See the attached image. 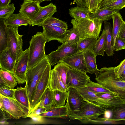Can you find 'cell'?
Listing matches in <instances>:
<instances>
[{
  "label": "cell",
  "instance_id": "cell-39",
  "mask_svg": "<svg viewBox=\"0 0 125 125\" xmlns=\"http://www.w3.org/2000/svg\"><path fill=\"white\" fill-rule=\"evenodd\" d=\"M15 9L13 3L0 7V19L5 21L13 14Z\"/></svg>",
  "mask_w": 125,
  "mask_h": 125
},
{
  "label": "cell",
  "instance_id": "cell-10",
  "mask_svg": "<svg viewBox=\"0 0 125 125\" xmlns=\"http://www.w3.org/2000/svg\"><path fill=\"white\" fill-rule=\"evenodd\" d=\"M86 73L70 68L67 74V90L70 87L77 89L85 87L90 78Z\"/></svg>",
  "mask_w": 125,
  "mask_h": 125
},
{
  "label": "cell",
  "instance_id": "cell-46",
  "mask_svg": "<svg viewBox=\"0 0 125 125\" xmlns=\"http://www.w3.org/2000/svg\"><path fill=\"white\" fill-rule=\"evenodd\" d=\"M13 118L12 116L8 113L5 111L0 109V124L1 125H7L9 123L7 120Z\"/></svg>",
  "mask_w": 125,
  "mask_h": 125
},
{
  "label": "cell",
  "instance_id": "cell-15",
  "mask_svg": "<svg viewBox=\"0 0 125 125\" xmlns=\"http://www.w3.org/2000/svg\"><path fill=\"white\" fill-rule=\"evenodd\" d=\"M49 62L46 55L45 58L36 65L28 69L26 74V82L39 80Z\"/></svg>",
  "mask_w": 125,
  "mask_h": 125
},
{
  "label": "cell",
  "instance_id": "cell-49",
  "mask_svg": "<svg viewBox=\"0 0 125 125\" xmlns=\"http://www.w3.org/2000/svg\"><path fill=\"white\" fill-rule=\"evenodd\" d=\"M47 110V109L45 107L37 104L27 115H40V114L45 112Z\"/></svg>",
  "mask_w": 125,
  "mask_h": 125
},
{
  "label": "cell",
  "instance_id": "cell-45",
  "mask_svg": "<svg viewBox=\"0 0 125 125\" xmlns=\"http://www.w3.org/2000/svg\"><path fill=\"white\" fill-rule=\"evenodd\" d=\"M102 0H87L88 8L92 13L96 11Z\"/></svg>",
  "mask_w": 125,
  "mask_h": 125
},
{
  "label": "cell",
  "instance_id": "cell-28",
  "mask_svg": "<svg viewBox=\"0 0 125 125\" xmlns=\"http://www.w3.org/2000/svg\"><path fill=\"white\" fill-rule=\"evenodd\" d=\"M14 96L15 99L23 106L29 109L30 103L27 93V87L25 85L24 87L20 86L14 89Z\"/></svg>",
  "mask_w": 125,
  "mask_h": 125
},
{
  "label": "cell",
  "instance_id": "cell-18",
  "mask_svg": "<svg viewBox=\"0 0 125 125\" xmlns=\"http://www.w3.org/2000/svg\"><path fill=\"white\" fill-rule=\"evenodd\" d=\"M16 63L7 48L0 53V69L7 71L12 74Z\"/></svg>",
  "mask_w": 125,
  "mask_h": 125
},
{
  "label": "cell",
  "instance_id": "cell-6",
  "mask_svg": "<svg viewBox=\"0 0 125 125\" xmlns=\"http://www.w3.org/2000/svg\"><path fill=\"white\" fill-rule=\"evenodd\" d=\"M18 28L8 27L7 26V27L8 36L7 48L16 63L23 52V43L22 38L23 35L19 34Z\"/></svg>",
  "mask_w": 125,
  "mask_h": 125
},
{
  "label": "cell",
  "instance_id": "cell-16",
  "mask_svg": "<svg viewBox=\"0 0 125 125\" xmlns=\"http://www.w3.org/2000/svg\"><path fill=\"white\" fill-rule=\"evenodd\" d=\"M41 6L37 2L24 1L21 5L19 13L31 21L39 12Z\"/></svg>",
  "mask_w": 125,
  "mask_h": 125
},
{
  "label": "cell",
  "instance_id": "cell-41",
  "mask_svg": "<svg viewBox=\"0 0 125 125\" xmlns=\"http://www.w3.org/2000/svg\"><path fill=\"white\" fill-rule=\"evenodd\" d=\"M43 25L57 26L67 30L68 29L67 22L52 16L46 20Z\"/></svg>",
  "mask_w": 125,
  "mask_h": 125
},
{
  "label": "cell",
  "instance_id": "cell-40",
  "mask_svg": "<svg viewBox=\"0 0 125 125\" xmlns=\"http://www.w3.org/2000/svg\"><path fill=\"white\" fill-rule=\"evenodd\" d=\"M124 7H125V0H117L111 3L100 5L98 9L120 10Z\"/></svg>",
  "mask_w": 125,
  "mask_h": 125
},
{
  "label": "cell",
  "instance_id": "cell-24",
  "mask_svg": "<svg viewBox=\"0 0 125 125\" xmlns=\"http://www.w3.org/2000/svg\"><path fill=\"white\" fill-rule=\"evenodd\" d=\"M120 10H113L106 9L98 8L94 13H91L89 18L91 19H97L103 21L110 20L113 14L119 12Z\"/></svg>",
  "mask_w": 125,
  "mask_h": 125
},
{
  "label": "cell",
  "instance_id": "cell-35",
  "mask_svg": "<svg viewBox=\"0 0 125 125\" xmlns=\"http://www.w3.org/2000/svg\"><path fill=\"white\" fill-rule=\"evenodd\" d=\"M53 93L54 106H61L64 105L65 101L68 97V92L55 90L53 91Z\"/></svg>",
  "mask_w": 125,
  "mask_h": 125
},
{
  "label": "cell",
  "instance_id": "cell-20",
  "mask_svg": "<svg viewBox=\"0 0 125 125\" xmlns=\"http://www.w3.org/2000/svg\"><path fill=\"white\" fill-rule=\"evenodd\" d=\"M5 23L8 27L16 28L22 25H29L30 26L32 25L31 20L20 13L13 14L5 21Z\"/></svg>",
  "mask_w": 125,
  "mask_h": 125
},
{
  "label": "cell",
  "instance_id": "cell-55",
  "mask_svg": "<svg viewBox=\"0 0 125 125\" xmlns=\"http://www.w3.org/2000/svg\"><path fill=\"white\" fill-rule=\"evenodd\" d=\"M119 79L121 81H125V69L122 72Z\"/></svg>",
  "mask_w": 125,
  "mask_h": 125
},
{
  "label": "cell",
  "instance_id": "cell-3",
  "mask_svg": "<svg viewBox=\"0 0 125 125\" xmlns=\"http://www.w3.org/2000/svg\"><path fill=\"white\" fill-rule=\"evenodd\" d=\"M47 42L43 32H38L30 42L28 69L36 65L46 56L45 46Z\"/></svg>",
  "mask_w": 125,
  "mask_h": 125
},
{
  "label": "cell",
  "instance_id": "cell-27",
  "mask_svg": "<svg viewBox=\"0 0 125 125\" xmlns=\"http://www.w3.org/2000/svg\"><path fill=\"white\" fill-rule=\"evenodd\" d=\"M37 104L45 107L47 110L55 107L53 91L49 86L42 95L40 102Z\"/></svg>",
  "mask_w": 125,
  "mask_h": 125
},
{
  "label": "cell",
  "instance_id": "cell-56",
  "mask_svg": "<svg viewBox=\"0 0 125 125\" xmlns=\"http://www.w3.org/2000/svg\"><path fill=\"white\" fill-rule=\"evenodd\" d=\"M27 1H33L37 2L38 3H40L44 1H51V0H21Z\"/></svg>",
  "mask_w": 125,
  "mask_h": 125
},
{
  "label": "cell",
  "instance_id": "cell-44",
  "mask_svg": "<svg viewBox=\"0 0 125 125\" xmlns=\"http://www.w3.org/2000/svg\"><path fill=\"white\" fill-rule=\"evenodd\" d=\"M14 89L4 86H0V94L7 97L14 98Z\"/></svg>",
  "mask_w": 125,
  "mask_h": 125
},
{
  "label": "cell",
  "instance_id": "cell-34",
  "mask_svg": "<svg viewBox=\"0 0 125 125\" xmlns=\"http://www.w3.org/2000/svg\"><path fill=\"white\" fill-rule=\"evenodd\" d=\"M106 39V33L104 29L101 36L97 39L93 51L97 56L100 55L104 56V52Z\"/></svg>",
  "mask_w": 125,
  "mask_h": 125
},
{
  "label": "cell",
  "instance_id": "cell-31",
  "mask_svg": "<svg viewBox=\"0 0 125 125\" xmlns=\"http://www.w3.org/2000/svg\"><path fill=\"white\" fill-rule=\"evenodd\" d=\"M97 39L94 37H89L81 39L77 44L78 51L83 52L94 49Z\"/></svg>",
  "mask_w": 125,
  "mask_h": 125
},
{
  "label": "cell",
  "instance_id": "cell-30",
  "mask_svg": "<svg viewBox=\"0 0 125 125\" xmlns=\"http://www.w3.org/2000/svg\"><path fill=\"white\" fill-rule=\"evenodd\" d=\"M106 100L111 106H117L125 104V100L113 93H104L96 94Z\"/></svg>",
  "mask_w": 125,
  "mask_h": 125
},
{
  "label": "cell",
  "instance_id": "cell-17",
  "mask_svg": "<svg viewBox=\"0 0 125 125\" xmlns=\"http://www.w3.org/2000/svg\"><path fill=\"white\" fill-rule=\"evenodd\" d=\"M79 92L85 99L105 108L111 106L105 99L100 97L85 87L77 89Z\"/></svg>",
  "mask_w": 125,
  "mask_h": 125
},
{
  "label": "cell",
  "instance_id": "cell-54",
  "mask_svg": "<svg viewBox=\"0 0 125 125\" xmlns=\"http://www.w3.org/2000/svg\"><path fill=\"white\" fill-rule=\"evenodd\" d=\"M116 0H104L102 1L99 5L111 3Z\"/></svg>",
  "mask_w": 125,
  "mask_h": 125
},
{
  "label": "cell",
  "instance_id": "cell-57",
  "mask_svg": "<svg viewBox=\"0 0 125 125\" xmlns=\"http://www.w3.org/2000/svg\"><path fill=\"white\" fill-rule=\"evenodd\" d=\"M103 0H102V1H103Z\"/></svg>",
  "mask_w": 125,
  "mask_h": 125
},
{
  "label": "cell",
  "instance_id": "cell-38",
  "mask_svg": "<svg viewBox=\"0 0 125 125\" xmlns=\"http://www.w3.org/2000/svg\"><path fill=\"white\" fill-rule=\"evenodd\" d=\"M81 40L78 31L75 28L73 27L68 30L65 42L69 44H74L77 43Z\"/></svg>",
  "mask_w": 125,
  "mask_h": 125
},
{
  "label": "cell",
  "instance_id": "cell-21",
  "mask_svg": "<svg viewBox=\"0 0 125 125\" xmlns=\"http://www.w3.org/2000/svg\"><path fill=\"white\" fill-rule=\"evenodd\" d=\"M68 114L67 107L66 104L62 106L53 107L40 115L44 118H58L68 117Z\"/></svg>",
  "mask_w": 125,
  "mask_h": 125
},
{
  "label": "cell",
  "instance_id": "cell-9",
  "mask_svg": "<svg viewBox=\"0 0 125 125\" xmlns=\"http://www.w3.org/2000/svg\"><path fill=\"white\" fill-rule=\"evenodd\" d=\"M51 65L49 62L39 80L30 103L29 113L39 102L42 95L49 86Z\"/></svg>",
  "mask_w": 125,
  "mask_h": 125
},
{
  "label": "cell",
  "instance_id": "cell-2",
  "mask_svg": "<svg viewBox=\"0 0 125 125\" xmlns=\"http://www.w3.org/2000/svg\"><path fill=\"white\" fill-rule=\"evenodd\" d=\"M103 21L97 19L92 20L84 18L78 21L73 19L71 21L73 27L75 28L82 39L89 37H94L98 39L102 30Z\"/></svg>",
  "mask_w": 125,
  "mask_h": 125
},
{
  "label": "cell",
  "instance_id": "cell-32",
  "mask_svg": "<svg viewBox=\"0 0 125 125\" xmlns=\"http://www.w3.org/2000/svg\"><path fill=\"white\" fill-rule=\"evenodd\" d=\"M113 27V35L114 40V45L116 38L118 36L122 24L125 21L123 20L120 12L114 13L112 16Z\"/></svg>",
  "mask_w": 125,
  "mask_h": 125
},
{
  "label": "cell",
  "instance_id": "cell-12",
  "mask_svg": "<svg viewBox=\"0 0 125 125\" xmlns=\"http://www.w3.org/2000/svg\"><path fill=\"white\" fill-rule=\"evenodd\" d=\"M43 33L47 42L56 40L63 43L66 41L68 30L59 27L47 25H43Z\"/></svg>",
  "mask_w": 125,
  "mask_h": 125
},
{
  "label": "cell",
  "instance_id": "cell-11",
  "mask_svg": "<svg viewBox=\"0 0 125 125\" xmlns=\"http://www.w3.org/2000/svg\"><path fill=\"white\" fill-rule=\"evenodd\" d=\"M29 49L23 51L15 65L12 74L17 83L22 84L26 82V74L28 70Z\"/></svg>",
  "mask_w": 125,
  "mask_h": 125
},
{
  "label": "cell",
  "instance_id": "cell-29",
  "mask_svg": "<svg viewBox=\"0 0 125 125\" xmlns=\"http://www.w3.org/2000/svg\"><path fill=\"white\" fill-rule=\"evenodd\" d=\"M0 86H4L14 89L17 82L12 74L9 72L0 69Z\"/></svg>",
  "mask_w": 125,
  "mask_h": 125
},
{
  "label": "cell",
  "instance_id": "cell-25",
  "mask_svg": "<svg viewBox=\"0 0 125 125\" xmlns=\"http://www.w3.org/2000/svg\"><path fill=\"white\" fill-rule=\"evenodd\" d=\"M91 12L88 8L77 6L69 10L70 16L76 21L84 18H89Z\"/></svg>",
  "mask_w": 125,
  "mask_h": 125
},
{
  "label": "cell",
  "instance_id": "cell-1",
  "mask_svg": "<svg viewBox=\"0 0 125 125\" xmlns=\"http://www.w3.org/2000/svg\"><path fill=\"white\" fill-rule=\"evenodd\" d=\"M114 67H104L96 76L97 82L113 93L125 100V81L117 77Z\"/></svg>",
  "mask_w": 125,
  "mask_h": 125
},
{
  "label": "cell",
  "instance_id": "cell-26",
  "mask_svg": "<svg viewBox=\"0 0 125 125\" xmlns=\"http://www.w3.org/2000/svg\"><path fill=\"white\" fill-rule=\"evenodd\" d=\"M105 108L106 111L111 113V116L109 118L111 120L115 121H125V104Z\"/></svg>",
  "mask_w": 125,
  "mask_h": 125
},
{
  "label": "cell",
  "instance_id": "cell-36",
  "mask_svg": "<svg viewBox=\"0 0 125 125\" xmlns=\"http://www.w3.org/2000/svg\"><path fill=\"white\" fill-rule=\"evenodd\" d=\"M70 68L64 62H61L56 65L53 68L57 72L62 82L66 87L67 74Z\"/></svg>",
  "mask_w": 125,
  "mask_h": 125
},
{
  "label": "cell",
  "instance_id": "cell-5",
  "mask_svg": "<svg viewBox=\"0 0 125 125\" xmlns=\"http://www.w3.org/2000/svg\"><path fill=\"white\" fill-rule=\"evenodd\" d=\"M0 108L9 114L16 119L27 116L29 109L14 98L6 97L0 94Z\"/></svg>",
  "mask_w": 125,
  "mask_h": 125
},
{
  "label": "cell",
  "instance_id": "cell-51",
  "mask_svg": "<svg viewBox=\"0 0 125 125\" xmlns=\"http://www.w3.org/2000/svg\"><path fill=\"white\" fill-rule=\"evenodd\" d=\"M120 39L125 41V22L122 24L118 36Z\"/></svg>",
  "mask_w": 125,
  "mask_h": 125
},
{
  "label": "cell",
  "instance_id": "cell-43",
  "mask_svg": "<svg viewBox=\"0 0 125 125\" xmlns=\"http://www.w3.org/2000/svg\"><path fill=\"white\" fill-rule=\"evenodd\" d=\"M117 121H113L109 118H106L98 117L96 119L89 121L87 123L97 124H117Z\"/></svg>",
  "mask_w": 125,
  "mask_h": 125
},
{
  "label": "cell",
  "instance_id": "cell-47",
  "mask_svg": "<svg viewBox=\"0 0 125 125\" xmlns=\"http://www.w3.org/2000/svg\"><path fill=\"white\" fill-rule=\"evenodd\" d=\"M125 41L119 38L118 36L116 38L113 46L114 51H118L125 49Z\"/></svg>",
  "mask_w": 125,
  "mask_h": 125
},
{
  "label": "cell",
  "instance_id": "cell-19",
  "mask_svg": "<svg viewBox=\"0 0 125 125\" xmlns=\"http://www.w3.org/2000/svg\"><path fill=\"white\" fill-rule=\"evenodd\" d=\"M84 61L87 68V73L95 74V76L99 73V70L97 68L96 62V56L93 50H87L83 52Z\"/></svg>",
  "mask_w": 125,
  "mask_h": 125
},
{
  "label": "cell",
  "instance_id": "cell-7",
  "mask_svg": "<svg viewBox=\"0 0 125 125\" xmlns=\"http://www.w3.org/2000/svg\"><path fill=\"white\" fill-rule=\"evenodd\" d=\"M77 44H71L64 42L59 46L57 50L47 55L51 65L53 66L56 64L62 62L66 57L77 52Z\"/></svg>",
  "mask_w": 125,
  "mask_h": 125
},
{
  "label": "cell",
  "instance_id": "cell-37",
  "mask_svg": "<svg viewBox=\"0 0 125 125\" xmlns=\"http://www.w3.org/2000/svg\"><path fill=\"white\" fill-rule=\"evenodd\" d=\"M85 87L95 94L104 93H113L97 82H93L90 79L89 80Z\"/></svg>",
  "mask_w": 125,
  "mask_h": 125
},
{
  "label": "cell",
  "instance_id": "cell-48",
  "mask_svg": "<svg viewBox=\"0 0 125 125\" xmlns=\"http://www.w3.org/2000/svg\"><path fill=\"white\" fill-rule=\"evenodd\" d=\"M125 69V59L122 61L117 66L114 67V72L117 77L119 79L124 70Z\"/></svg>",
  "mask_w": 125,
  "mask_h": 125
},
{
  "label": "cell",
  "instance_id": "cell-50",
  "mask_svg": "<svg viewBox=\"0 0 125 125\" xmlns=\"http://www.w3.org/2000/svg\"><path fill=\"white\" fill-rule=\"evenodd\" d=\"M27 117L31 118L33 122L35 123H42L44 121V117H41L40 115H30L26 116L24 118H25Z\"/></svg>",
  "mask_w": 125,
  "mask_h": 125
},
{
  "label": "cell",
  "instance_id": "cell-4",
  "mask_svg": "<svg viewBox=\"0 0 125 125\" xmlns=\"http://www.w3.org/2000/svg\"><path fill=\"white\" fill-rule=\"evenodd\" d=\"M106 112L105 108L84 99L80 112L70 119L78 120L83 123L87 124L89 121L96 119Z\"/></svg>",
  "mask_w": 125,
  "mask_h": 125
},
{
  "label": "cell",
  "instance_id": "cell-53",
  "mask_svg": "<svg viewBox=\"0 0 125 125\" xmlns=\"http://www.w3.org/2000/svg\"><path fill=\"white\" fill-rule=\"evenodd\" d=\"M11 1V0H0V7L9 5Z\"/></svg>",
  "mask_w": 125,
  "mask_h": 125
},
{
  "label": "cell",
  "instance_id": "cell-42",
  "mask_svg": "<svg viewBox=\"0 0 125 125\" xmlns=\"http://www.w3.org/2000/svg\"><path fill=\"white\" fill-rule=\"evenodd\" d=\"M39 81H33L26 82V85L27 87L28 97L30 104Z\"/></svg>",
  "mask_w": 125,
  "mask_h": 125
},
{
  "label": "cell",
  "instance_id": "cell-13",
  "mask_svg": "<svg viewBox=\"0 0 125 125\" xmlns=\"http://www.w3.org/2000/svg\"><path fill=\"white\" fill-rule=\"evenodd\" d=\"M56 11V6L52 3L44 7L41 6L39 12L31 21L32 26H42L44 21Z\"/></svg>",
  "mask_w": 125,
  "mask_h": 125
},
{
  "label": "cell",
  "instance_id": "cell-52",
  "mask_svg": "<svg viewBox=\"0 0 125 125\" xmlns=\"http://www.w3.org/2000/svg\"><path fill=\"white\" fill-rule=\"evenodd\" d=\"M76 3L77 6L88 8L87 0H73Z\"/></svg>",
  "mask_w": 125,
  "mask_h": 125
},
{
  "label": "cell",
  "instance_id": "cell-33",
  "mask_svg": "<svg viewBox=\"0 0 125 125\" xmlns=\"http://www.w3.org/2000/svg\"><path fill=\"white\" fill-rule=\"evenodd\" d=\"M5 21L0 19V53L7 48L8 36Z\"/></svg>",
  "mask_w": 125,
  "mask_h": 125
},
{
  "label": "cell",
  "instance_id": "cell-23",
  "mask_svg": "<svg viewBox=\"0 0 125 125\" xmlns=\"http://www.w3.org/2000/svg\"><path fill=\"white\" fill-rule=\"evenodd\" d=\"M49 86L52 91L58 90L67 91L66 86L62 82L57 72L54 69L51 70Z\"/></svg>",
  "mask_w": 125,
  "mask_h": 125
},
{
  "label": "cell",
  "instance_id": "cell-22",
  "mask_svg": "<svg viewBox=\"0 0 125 125\" xmlns=\"http://www.w3.org/2000/svg\"><path fill=\"white\" fill-rule=\"evenodd\" d=\"M104 28L106 33L104 52L107 56H113L114 54L112 28L110 23L107 21H104Z\"/></svg>",
  "mask_w": 125,
  "mask_h": 125
},
{
  "label": "cell",
  "instance_id": "cell-8",
  "mask_svg": "<svg viewBox=\"0 0 125 125\" xmlns=\"http://www.w3.org/2000/svg\"><path fill=\"white\" fill-rule=\"evenodd\" d=\"M68 96L66 104L70 118L77 115L81 110L84 99L77 89L70 87L67 89Z\"/></svg>",
  "mask_w": 125,
  "mask_h": 125
},
{
  "label": "cell",
  "instance_id": "cell-58",
  "mask_svg": "<svg viewBox=\"0 0 125 125\" xmlns=\"http://www.w3.org/2000/svg\"></svg>",
  "mask_w": 125,
  "mask_h": 125
},
{
  "label": "cell",
  "instance_id": "cell-14",
  "mask_svg": "<svg viewBox=\"0 0 125 125\" xmlns=\"http://www.w3.org/2000/svg\"><path fill=\"white\" fill-rule=\"evenodd\" d=\"M70 68L87 73L83 52L78 51L62 61Z\"/></svg>",
  "mask_w": 125,
  "mask_h": 125
}]
</instances>
